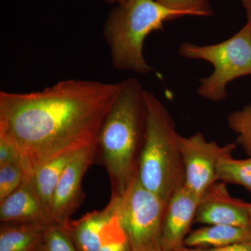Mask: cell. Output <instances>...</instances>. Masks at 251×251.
I'll list each match as a JSON object with an SVG mask.
<instances>
[{
  "label": "cell",
  "mask_w": 251,
  "mask_h": 251,
  "mask_svg": "<svg viewBox=\"0 0 251 251\" xmlns=\"http://www.w3.org/2000/svg\"><path fill=\"white\" fill-rule=\"evenodd\" d=\"M120 82L60 81L29 93L0 92V138L17 150L25 174L97 144Z\"/></svg>",
  "instance_id": "1"
},
{
  "label": "cell",
  "mask_w": 251,
  "mask_h": 251,
  "mask_svg": "<svg viewBox=\"0 0 251 251\" xmlns=\"http://www.w3.org/2000/svg\"><path fill=\"white\" fill-rule=\"evenodd\" d=\"M146 126L145 90L136 79H126L120 82L97 142L112 196H122L136 176Z\"/></svg>",
  "instance_id": "2"
},
{
  "label": "cell",
  "mask_w": 251,
  "mask_h": 251,
  "mask_svg": "<svg viewBox=\"0 0 251 251\" xmlns=\"http://www.w3.org/2000/svg\"><path fill=\"white\" fill-rule=\"evenodd\" d=\"M145 100L146 132L137 175L145 188L167 204L185 184L180 135L171 113L155 94L145 90Z\"/></svg>",
  "instance_id": "3"
},
{
  "label": "cell",
  "mask_w": 251,
  "mask_h": 251,
  "mask_svg": "<svg viewBox=\"0 0 251 251\" xmlns=\"http://www.w3.org/2000/svg\"><path fill=\"white\" fill-rule=\"evenodd\" d=\"M184 16H188L165 7L156 0H126L115 5L105 19L103 31L113 67L140 74L153 72L144 57L147 36L162 29L165 23Z\"/></svg>",
  "instance_id": "4"
},
{
  "label": "cell",
  "mask_w": 251,
  "mask_h": 251,
  "mask_svg": "<svg viewBox=\"0 0 251 251\" xmlns=\"http://www.w3.org/2000/svg\"><path fill=\"white\" fill-rule=\"evenodd\" d=\"M179 52L184 58L210 63L214 71L201 79L198 94L211 101H223L232 81L251 75V20L227 40L204 46L186 41L179 46Z\"/></svg>",
  "instance_id": "5"
},
{
  "label": "cell",
  "mask_w": 251,
  "mask_h": 251,
  "mask_svg": "<svg viewBox=\"0 0 251 251\" xmlns=\"http://www.w3.org/2000/svg\"><path fill=\"white\" fill-rule=\"evenodd\" d=\"M116 198L117 214L130 251L162 249L161 234L167 204L135 176L125 192Z\"/></svg>",
  "instance_id": "6"
},
{
  "label": "cell",
  "mask_w": 251,
  "mask_h": 251,
  "mask_svg": "<svg viewBox=\"0 0 251 251\" xmlns=\"http://www.w3.org/2000/svg\"><path fill=\"white\" fill-rule=\"evenodd\" d=\"M185 171V186L200 198L217 181L216 170L221 160L232 156L237 143L220 145L207 141L201 132L179 138Z\"/></svg>",
  "instance_id": "7"
},
{
  "label": "cell",
  "mask_w": 251,
  "mask_h": 251,
  "mask_svg": "<svg viewBox=\"0 0 251 251\" xmlns=\"http://www.w3.org/2000/svg\"><path fill=\"white\" fill-rule=\"evenodd\" d=\"M97 155V144L86 147L75 153L62 176L50 206L52 222L64 224L80 206L84 198L82 181Z\"/></svg>",
  "instance_id": "8"
},
{
  "label": "cell",
  "mask_w": 251,
  "mask_h": 251,
  "mask_svg": "<svg viewBox=\"0 0 251 251\" xmlns=\"http://www.w3.org/2000/svg\"><path fill=\"white\" fill-rule=\"evenodd\" d=\"M251 204L232 197L226 183L217 181L201 196L195 222L206 225L251 226Z\"/></svg>",
  "instance_id": "9"
},
{
  "label": "cell",
  "mask_w": 251,
  "mask_h": 251,
  "mask_svg": "<svg viewBox=\"0 0 251 251\" xmlns=\"http://www.w3.org/2000/svg\"><path fill=\"white\" fill-rule=\"evenodd\" d=\"M77 251H98L104 243L122 228L117 214L116 198L101 210L91 211L76 221L66 223Z\"/></svg>",
  "instance_id": "10"
},
{
  "label": "cell",
  "mask_w": 251,
  "mask_h": 251,
  "mask_svg": "<svg viewBox=\"0 0 251 251\" xmlns=\"http://www.w3.org/2000/svg\"><path fill=\"white\" fill-rule=\"evenodd\" d=\"M200 199L185 185L172 196L166 205L162 226L163 251H176L185 247V239L196 219Z\"/></svg>",
  "instance_id": "11"
},
{
  "label": "cell",
  "mask_w": 251,
  "mask_h": 251,
  "mask_svg": "<svg viewBox=\"0 0 251 251\" xmlns=\"http://www.w3.org/2000/svg\"><path fill=\"white\" fill-rule=\"evenodd\" d=\"M0 221L1 223H53L36 191L32 175L25 174L19 187L0 201Z\"/></svg>",
  "instance_id": "12"
},
{
  "label": "cell",
  "mask_w": 251,
  "mask_h": 251,
  "mask_svg": "<svg viewBox=\"0 0 251 251\" xmlns=\"http://www.w3.org/2000/svg\"><path fill=\"white\" fill-rule=\"evenodd\" d=\"M251 241V226L208 225L188 234L185 247L216 248Z\"/></svg>",
  "instance_id": "13"
},
{
  "label": "cell",
  "mask_w": 251,
  "mask_h": 251,
  "mask_svg": "<svg viewBox=\"0 0 251 251\" xmlns=\"http://www.w3.org/2000/svg\"><path fill=\"white\" fill-rule=\"evenodd\" d=\"M49 224L1 223L0 251H35Z\"/></svg>",
  "instance_id": "14"
},
{
  "label": "cell",
  "mask_w": 251,
  "mask_h": 251,
  "mask_svg": "<svg viewBox=\"0 0 251 251\" xmlns=\"http://www.w3.org/2000/svg\"><path fill=\"white\" fill-rule=\"evenodd\" d=\"M76 152L67 153L48 162L36 170L32 175L36 191L49 214L54 191L63 171Z\"/></svg>",
  "instance_id": "15"
},
{
  "label": "cell",
  "mask_w": 251,
  "mask_h": 251,
  "mask_svg": "<svg viewBox=\"0 0 251 251\" xmlns=\"http://www.w3.org/2000/svg\"><path fill=\"white\" fill-rule=\"evenodd\" d=\"M216 180L239 185L251 193V156L247 159L231 156L221 160L216 170Z\"/></svg>",
  "instance_id": "16"
},
{
  "label": "cell",
  "mask_w": 251,
  "mask_h": 251,
  "mask_svg": "<svg viewBox=\"0 0 251 251\" xmlns=\"http://www.w3.org/2000/svg\"><path fill=\"white\" fill-rule=\"evenodd\" d=\"M35 251H77L66 224L55 223L47 226Z\"/></svg>",
  "instance_id": "17"
},
{
  "label": "cell",
  "mask_w": 251,
  "mask_h": 251,
  "mask_svg": "<svg viewBox=\"0 0 251 251\" xmlns=\"http://www.w3.org/2000/svg\"><path fill=\"white\" fill-rule=\"evenodd\" d=\"M227 123L237 135V144L251 156V103L229 114Z\"/></svg>",
  "instance_id": "18"
},
{
  "label": "cell",
  "mask_w": 251,
  "mask_h": 251,
  "mask_svg": "<svg viewBox=\"0 0 251 251\" xmlns=\"http://www.w3.org/2000/svg\"><path fill=\"white\" fill-rule=\"evenodd\" d=\"M162 6L170 9L182 11L188 16L209 17L214 11L208 0H156Z\"/></svg>",
  "instance_id": "19"
},
{
  "label": "cell",
  "mask_w": 251,
  "mask_h": 251,
  "mask_svg": "<svg viewBox=\"0 0 251 251\" xmlns=\"http://www.w3.org/2000/svg\"><path fill=\"white\" fill-rule=\"evenodd\" d=\"M24 176V169L21 163H11L0 166V201L19 187Z\"/></svg>",
  "instance_id": "20"
},
{
  "label": "cell",
  "mask_w": 251,
  "mask_h": 251,
  "mask_svg": "<svg viewBox=\"0 0 251 251\" xmlns=\"http://www.w3.org/2000/svg\"><path fill=\"white\" fill-rule=\"evenodd\" d=\"M98 251H130L129 243L123 228L122 227L104 243Z\"/></svg>",
  "instance_id": "21"
},
{
  "label": "cell",
  "mask_w": 251,
  "mask_h": 251,
  "mask_svg": "<svg viewBox=\"0 0 251 251\" xmlns=\"http://www.w3.org/2000/svg\"><path fill=\"white\" fill-rule=\"evenodd\" d=\"M11 163L22 164L21 157L11 144L4 138H0V166Z\"/></svg>",
  "instance_id": "22"
},
{
  "label": "cell",
  "mask_w": 251,
  "mask_h": 251,
  "mask_svg": "<svg viewBox=\"0 0 251 251\" xmlns=\"http://www.w3.org/2000/svg\"><path fill=\"white\" fill-rule=\"evenodd\" d=\"M176 251H251V241L222 247L190 248L184 247Z\"/></svg>",
  "instance_id": "23"
},
{
  "label": "cell",
  "mask_w": 251,
  "mask_h": 251,
  "mask_svg": "<svg viewBox=\"0 0 251 251\" xmlns=\"http://www.w3.org/2000/svg\"><path fill=\"white\" fill-rule=\"evenodd\" d=\"M243 6L247 11V18H251V0H241Z\"/></svg>",
  "instance_id": "24"
},
{
  "label": "cell",
  "mask_w": 251,
  "mask_h": 251,
  "mask_svg": "<svg viewBox=\"0 0 251 251\" xmlns=\"http://www.w3.org/2000/svg\"><path fill=\"white\" fill-rule=\"evenodd\" d=\"M102 1H105L108 4L119 5L124 4L126 0H102Z\"/></svg>",
  "instance_id": "25"
},
{
  "label": "cell",
  "mask_w": 251,
  "mask_h": 251,
  "mask_svg": "<svg viewBox=\"0 0 251 251\" xmlns=\"http://www.w3.org/2000/svg\"><path fill=\"white\" fill-rule=\"evenodd\" d=\"M249 218H250V225L251 226V204L250 208H249Z\"/></svg>",
  "instance_id": "26"
},
{
  "label": "cell",
  "mask_w": 251,
  "mask_h": 251,
  "mask_svg": "<svg viewBox=\"0 0 251 251\" xmlns=\"http://www.w3.org/2000/svg\"><path fill=\"white\" fill-rule=\"evenodd\" d=\"M145 251H164L163 249H158V250Z\"/></svg>",
  "instance_id": "27"
},
{
  "label": "cell",
  "mask_w": 251,
  "mask_h": 251,
  "mask_svg": "<svg viewBox=\"0 0 251 251\" xmlns=\"http://www.w3.org/2000/svg\"><path fill=\"white\" fill-rule=\"evenodd\" d=\"M248 19H250V20H251V18H248Z\"/></svg>",
  "instance_id": "28"
}]
</instances>
